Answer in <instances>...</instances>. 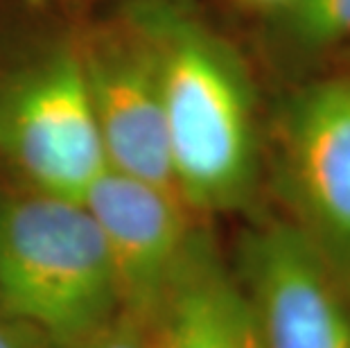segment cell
<instances>
[{
  "label": "cell",
  "mask_w": 350,
  "mask_h": 348,
  "mask_svg": "<svg viewBox=\"0 0 350 348\" xmlns=\"http://www.w3.org/2000/svg\"><path fill=\"white\" fill-rule=\"evenodd\" d=\"M161 53L172 181L197 217L253 206L265 176L258 91L240 53L181 0H133Z\"/></svg>",
  "instance_id": "cell-1"
},
{
  "label": "cell",
  "mask_w": 350,
  "mask_h": 348,
  "mask_svg": "<svg viewBox=\"0 0 350 348\" xmlns=\"http://www.w3.org/2000/svg\"><path fill=\"white\" fill-rule=\"evenodd\" d=\"M70 0H0V170L81 199L107 168Z\"/></svg>",
  "instance_id": "cell-2"
},
{
  "label": "cell",
  "mask_w": 350,
  "mask_h": 348,
  "mask_svg": "<svg viewBox=\"0 0 350 348\" xmlns=\"http://www.w3.org/2000/svg\"><path fill=\"white\" fill-rule=\"evenodd\" d=\"M0 314L52 348L84 344L122 314L107 244L81 199L0 174Z\"/></svg>",
  "instance_id": "cell-3"
},
{
  "label": "cell",
  "mask_w": 350,
  "mask_h": 348,
  "mask_svg": "<svg viewBox=\"0 0 350 348\" xmlns=\"http://www.w3.org/2000/svg\"><path fill=\"white\" fill-rule=\"evenodd\" d=\"M350 290V72L312 79L275 107L265 172Z\"/></svg>",
  "instance_id": "cell-4"
},
{
  "label": "cell",
  "mask_w": 350,
  "mask_h": 348,
  "mask_svg": "<svg viewBox=\"0 0 350 348\" xmlns=\"http://www.w3.org/2000/svg\"><path fill=\"white\" fill-rule=\"evenodd\" d=\"M79 46L107 168L176 192L165 138L161 53L136 3L109 12L84 7Z\"/></svg>",
  "instance_id": "cell-5"
},
{
  "label": "cell",
  "mask_w": 350,
  "mask_h": 348,
  "mask_svg": "<svg viewBox=\"0 0 350 348\" xmlns=\"http://www.w3.org/2000/svg\"><path fill=\"white\" fill-rule=\"evenodd\" d=\"M230 263L265 348H350V290L294 222L249 226Z\"/></svg>",
  "instance_id": "cell-6"
},
{
  "label": "cell",
  "mask_w": 350,
  "mask_h": 348,
  "mask_svg": "<svg viewBox=\"0 0 350 348\" xmlns=\"http://www.w3.org/2000/svg\"><path fill=\"white\" fill-rule=\"evenodd\" d=\"M133 321L145 348H265L247 290L204 219Z\"/></svg>",
  "instance_id": "cell-7"
},
{
  "label": "cell",
  "mask_w": 350,
  "mask_h": 348,
  "mask_svg": "<svg viewBox=\"0 0 350 348\" xmlns=\"http://www.w3.org/2000/svg\"><path fill=\"white\" fill-rule=\"evenodd\" d=\"M81 202L93 215L111 265L122 312H143L201 222L178 192L104 168Z\"/></svg>",
  "instance_id": "cell-8"
},
{
  "label": "cell",
  "mask_w": 350,
  "mask_h": 348,
  "mask_svg": "<svg viewBox=\"0 0 350 348\" xmlns=\"http://www.w3.org/2000/svg\"><path fill=\"white\" fill-rule=\"evenodd\" d=\"M273 14L282 43L296 55L341 57L350 50V0H289Z\"/></svg>",
  "instance_id": "cell-9"
},
{
  "label": "cell",
  "mask_w": 350,
  "mask_h": 348,
  "mask_svg": "<svg viewBox=\"0 0 350 348\" xmlns=\"http://www.w3.org/2000/svg\"><path fill=\"white\" fill-rule=\"evenodd\" d=\"M75 348H145V342L136 321L122 312L107 328L100 330L98 335H93Z\"/></svg>",
  "instance_id": "cell-10"
},
{
  "label": "cell",
  "mask_w": 350,
  "mask_h": 348,
  "mask_svg": "<svg viewBox=\"0 0 350 348\" xmlns=\"http://www.w3.org/2000/svg\"><path fill=\"white\" fill-rule=\"evenodd\" d=\"M0 348H52V346L32 325L0 314Z\"/></svg>",
  "instance_id": "cell-11"
},
{
  "label": "cell",
  "mask_w": 350,
  "mask_h": 348,
  "mask_svg": "<svg viewBox=\"0 0 350 348\" xmlns=\"http://www.w3.org/2000/svg\"><path fill=\"white\" fill-rule=\"evenodd\" d=\"M244 3H249V5H256V7H265V10H273V12H278L282 10L289 0H244Z\"/></svg>",
  "instance_id": "cell-12"
},
{
  "label": "cell",
  "mask_w": 350,
  "mask_h": 348,
  "mask_svg": "<svg viewBox=\"0 0 350 348\" xmlns=\"http://www.w3.org/2000/svg\"><path fill=\"white\" fill-rule=\"evenodd\" d=\"M341 64H344V72H350V50H346L344 55H341Z\"/></svg>",
  "instance_id": "cell-13"
},
{
  "label": "cell",
  "mask_w": 350,
  "mask_h": 348,
  "mask_svg": "<svg viewBox=\"0 0 350 348\" xmlns=\"http://www.w3.org/2000/svg\"><path fill=\"white\" fill-rule=\"evenodd\" d=\"M0 174H3V172H0Z\"/></svg>",
  "instance_id": "cell-14"
}]
</instances>
